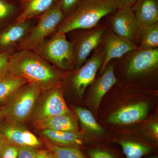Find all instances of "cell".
Listing matches in <instances>:
<instances>
[{
  "instance_id": "6da1fadb",
  "label": "cell",
  "mask_w": 158,
  "mask_h": 158,
  "mask_svg": "<svg viewBox=\"0 0 158 158\" xmlns=\"http://www.w3.org/2000/svg\"><path fill=\"white\" fill-rule=\"evenodd\" d=\"M10 74L34 83L42 91L60 86L63 72L45 61L33 50H24L11 54L9 62Z\"/></svg>"
},
{
  "instance_id": "1f68e13d",
  "label": "cell",
  "mask_w": 158,
  "mask_h": 158,
  "mask_svg": "<svg viewBox=\"0 0 158 158\" xmlns=\"http://www.w3.org/2000/svg\"><path fill=\"white\" fill-rule=\"evenodd\" d=\"M151 129L152 130L153 132L155 133L156 135L158 137V125L156 123H152L150 124Z\"/></svg>"
},
{
  "instance_id": "d590c367",
  "label": "cell",
  "mask_w": 158,
  "mask_h": 158,
  "mask_svg": "<svg viewBox=\"0 0 158 158\" xmlns=\"http://www.w3.org/2000/svg\"><path fill=\"white\" fill-rule=\"evenodd\" d=\"M45 158H55L52 152H48Z\"/></svg>"
},
{
  "instance_id": "2e32d148",
  "label": "cell",
  "mask_w": 158,
  "mask_h": 158,
  "mask_svg": "<svg viewBox=\"0 0 158 158\" xmlns=\"http://www.w3.org/2000/svg\"><path fill=\"white\" fill-rule=\"evenodd\" d=\"M131 9L143 27L158 23V0H137Z\"/></svg>"
},
{
  "instance_id": "d6a6232c",
  "label": "cell",
  "mask_w": 158,
  "mask_h": 158,
  "mask_svg": "<svg viewBox=\"0 0 158 158\" xmlns=\"http://www.w3.org/2000/svg\"><path fill=\"white\" fill-rule=\"evenodd\" d=\"M48 152V151L44 150H40L38 155L37 156V157L36 158H45Z\"/></svg>"
},
{
  "instance_id": "484cf974",
  "label": "cell",
  "mask_w": 158,
  "mask_h": 158,
  "mask_svg": "<svg viewBox=\"0 0 158 158\" xmlns=\"http://www.w3.org/2000/svg\"><path fill=\"white\" fill-rule=\"evenodd\" d=\"M18 146L5 139L0 151V158H17Z\"/></svg>"
},
{
  "instance_id": "52a82bcc",
  "label": "cell",
  "mask_w": 158,
  "mask_h": 158,
  "mask_svg": "<svg viewBox=\"0 0 158 158\" xmlns=\"http://www.w3.org/2000/svg\"><path fill=\"white\" fill-rule=\"evenodd\" d=\"M104 56V48L101 42L94 50L90 59L80 68L74 69L69 83L79 97L83 95L86 88L95 80L98 71L101 68Z\"/></svg>"
},
{
  "instance_id": "ba28073f",
  "label": "cell",
  "mask_w": 158,
  "mask_h": 158,
  "mask_svg": "<svg viewBox=\"0 0 158 158\" xmlns=\"http://www.w3.org/2000/svg\"><path fill=\"white\" fill-rule=\"evenodd\" d=\"M125 65V73L129 77H135L153 72L158 67V48L138 49L119 58Z\"/></svg>"
},
{
  "instance_id": "4dcf8cb0",
  "label": "cell",
  "mask_w": 158,
  "mask_h": 158,
  "mask_svg": "<svg viewBox=\"0 0 158 158\" xmlns=\"http://www.w3.org/2000/svg\"><path fill=\"white\" fill-rule=\"evenodd\" d=\"M137 0H113L117 9L131 8Z\"/></svg>"
},
{
  "instance_id": "5bb4252c",
  "label": "cell",
  "mask_w": 158,
  "mask_h": 158,
  "mask_svg": "<svg viewBox=\"0 0 158 158\" xmlns=\"http://www.w3.org/2000/svg\"><path fill=\"white\" fill-rule=\"evenodd\" d=\"M148 110V105L145 102L128 105L112 113L108 121L113 124H132L145 118Z\"/></svg>"
},
{
  "instance_id": "83f0119b",
  "label": "cell",
  "mask_w": 158,
  "mask_h": 158,
  "mask_svg": "<svg viewBox=\"0 0 158 158\" xmlns=\"http://www.w3.org/2000/svg\"><path fill=\"white\" fill-rule=\"evenodd\" d=\"M81 0H60V7L64 17L73 11Z\"/></svg>"
},
{
  "instance_id": "e575fe53",
  "label": "cell",
  "mask_w": 158,
  "mask_h": 158,
  "mask_svg": "<svg viewBox=\"0 0 158 158\" xmlns=\"http://www.w3.org/2000/svg\"><path fill=\"white\" fill-rule=\"evenodd\" d=\"M5 119V116L4 113H2L1 110H0V121L4 120Z\"/></svg>"
},
{
  "instance_id": "836d02e7",
  "label": "cell",
  "mask_w": 158,
  "mask_h": 158,
  "mask_svg": "<svg viewBox=\"0 0 158 158\" xmlns=\"http://www.w3.org/2000/svg\"><path fill=\"white\" fill-rule=\"evenodd\" d=\"M5 138L1 134H0V151H1L2 148V147L3 143L5 141Z\"/></svg>"
},
{
  "instance_id": "9c48e42d",
  "label": "cell",
  "mask_w": 158,
  "mask_h": 158,
  "mask_svg": "<svg viewBox=\"0 0 158 158\" xmlns=\"http://www.w3.org/2000/svg\"><path fill=\"white\" fill-rule=\"evenodd\" d=\"M110 23V28L115 34L136 45L139 42L143 26L137 19L131 8L118 9L111 16Z\"/></svg>"
},
{
  "instance_id": "8992f818",
  "label": "cell",
  "mask_w": 158,
  "mask_h": 158,
  "mask_svg": "<svg viewBox=\"0 0 158 158\" xmlns=\"http://www.w3.org/2000/svg\"><path fill=\"white\" fill-rule=\"evenodd\" d=\"M107 28L106 26H97L88 30H74L70 34L69 41L73 46L75 57L74 69L84 65L90 53L98 47L102 41L103 35Z\"/></svg>"
},
{
  "instance_id": "cb8c5ba5",
  "label": "cell",
  "mask_w": 158,
  "mask_h": 158,
  "mask_svg": "<svg viewBox=\"0 0 158 158\" xmlns=\"http://www.w3.org/2000/svg\"><path fill=\"white\" fill-rule=\"evenodd\" d=\"M75 110L80 121L87 129L97 134L104 132V130L89 110L81 107L76 108Z\"/></svg>"
},
{
  "instance_id": "8fae6325",
  "label": "cell",
  "mask_w": 158,
  "mask_h": 158,
  "mask_svg": "<svg viewBox=\"0 0 158 158\" xmlns=\"http://www.w3.org/2000/svg\"><path fill=\"white\" fill-rule=\"evenodd\" d=\"M102 43L104 48L105 56L100 69L101 73L112 60L119 59L131 51L140 49L134 43L115 34L110 28H107L105 31Z\"/></svg>"
},
{
  "instance_id": "f546056e",
  "label": "cell",
  "mask_w": 158,
  "mask_h": 158,
  "mask_svg": "<svg viewBox=\"0 0 158 158\" xmlns=\"http://www.w3.org/2000/svg\"><path fill=\"white\" fill-rule=\"evenodd\" d=\"M88 153L90 158H116L110 153L101 150H91Z\"/></svg>"
},
{
  "instance_id": "8d00e7d4",
  "label": "cell",
  "mask_w": 158,
  "mask_h": 158,
  "mask_svg": "<svg viewBox=\"0 0 158 158\" xmlns=\"http://www.w3.org/2000/svg\"><path fill=\"white\" fill-rule=\"evenodd\" d=\"M150 158H158L157 157H151Z\"/></svg>"
},
{
  "instance_id": "603a6c76",
  "label": "cell",
  "mask_w": 158,
  "mask_h": 158,
  "mask_svg": "<svg viewBox=\"0 0 158 158\" xmlns=\"http://www.w3.org/2000/svg\"><path fill=\"white\" fill-rule=\"evenodd\" d=\"M119 144L126 158H141L151 151L148 146L133 141H121Z\"/></svg>"
},
{
  "instance_id": "4fadbf2b",
  "label": "cell",
  "mask_w": 158,
  "mask_h": 158,
  "mask_svg": "<svg viewBox=\"0 0 158 158\" xmlns=\"http://www.w3.org/2000/svg\"><path fill=\"white\" fill-rule=\"evenodd\" d=\"M0 134L6 140L17 146L38 148L42 146L38 138L20 123L6 119L0 121Z\"/></svg>"
},
{
  "instance_id": "30bf717a",
  "label": "cell",
  "mask_w": 158,
  "mask_h": 158,
  "mask_svg": "<svg viewBox=\"0 0 158 158\" xmlns=\"http://www.w3.org/2000/svg\"><path fill=\"white\" fill-rule=\"evenodd\" d=\"M37 18L16 21L0 31V52L14 53L37 22Z\"/></svg>"
},
{
  "instance_id": "5b68a950",
  "label": "cell",
  "mask_w": 158,
  "mask_h": 158,
  "mask_svg": "<svg viewBox=\"0 0 158 158\" xmlns=\"http://www.w3.org/2000/svg\"><path fill=\"white\" fill-rule=\"evenodd\" d=\"M64 18L59 2L37 18L34 25L20 44L18 51L34 50L56 33Z\"/></svg>"
},
{
  "instance_id": "d6986e66",
  "label": "cell",
  "mask_w": 158,
  "mask_h": 158,
  "mask_svg": "<svg viewBox=\"0 0 158 158\" xmlns=\"http://www.w3.org/2000/svg\"><path fill=\"white\" fill-rule=\"evenodd\" d=\"M34 123L36 127L41 130L76 132L77 130L76 122L69 114L53 116Z\"/></svg>"
},
{
  "instance_id": "277c9868",
  "label": "cell",
  "mask_w": 158,
  "mask_h": 158,
  "mask_svg": "<svg viewBox=\"0 0 158 158\" xmlns=\"http://www.w3.org/2000/svg\"><path fill=\"white\" fill-rule=\"evenodd\" d=\"M41 91L34 83H28L23 86L7 104L0 108L5 119L20 123L26 121L31 116Z\"/></svg>"
},
{
  "instance_id": "f1b7e54d",
  "label": "cell",
  "mask_w": 158,
  "mask_h": 158,
  "mask_svg": "<svg viewBox=\"0 0 158 158\" xmlns=\"http://www.w3.org/2000/svg\"><path fill=\"white\" fill-rule=\"evenodd\" d=\"M11 54L0 52V78L10 74L9 72V62Z\"/></svg>"
},
{
  "instance_id": "7a4b0ae2",
  "label": "cell",
  "mask_w": 158,
  "mask_h": 158,
  "mask_svg": "<svg viewBox=\"0 0 158 158\" xmlns=\"http://www.w3.org/2000/svg\"><path fill=\"white\" fill-rule=\"evenodd\" d=\"M116 9L113 0H81L64 18L56 32L66 34L74 30L93 28L102 19Z\"/></svg>"
},
{
  "instance_id": "ffe728a7",
  "label": "cell",
  "mask_w": 158,
  "mask_h": 158,
  "mask_svg": "<svg viewBox=\"0 0 158 158\" xmlns=\"http://www.w3.org/2000/svg\"><path fill=\"white\" fill-rule=\"evenodd\" d=\"M22 12L21 0H0V31L16 22Z\"/></svg>"
},
{
  "instance_id": "9a60e30c",
  "label": "cell",
  "mask_w": 158,
  "mask_h": 158,
  "mask_svg": "<svg viewBox=\"0 0 158 158\" xmlns=\"http://www.w3.org/2000/svg\"><path fill=\"white\" fill-rule=\"evenodd\" d=\"M114 64L110 62L102 73V75L94 83L91 88V102L98 110L103 98L117 83L114 71Z\"/></svg>"
},
{
  "instance_id": "ac0fdd59",
  "label": "cell",
  "mask_w": 158,
  "mask_h": 158,
  "mask_svg": "<svg viewBox=\"0 0 158 158\" xmlns=\"http://www.w3.org/2000/svg\"><path fill=\"white\" fill-rule=\"evenodd\" d=\"M28 83L24 78L10 74L0 78V108L7 104L18 90Z\"/></svg>"
},
{
  "instance_id": "7c38bea8",
  "label": "cell",
  "mask_w": 158,
  "mask_h": 158,
  "mask_svg": "<svg viewBox=\"0 0 158 158\" xmlns=\"http://www.w3.org/2000/svg\"><path fill=\"white\" fill-rule=\"evenodd\" d=\"M60 86L46 90L44 99L37 108L34 115V122L40 121L53 116L69 114Z\"/></svg>"
},
{
  "instance_id": "3957f363",
  "label": "cell",
  "mask_w": 158,
  "mask_h": 158,
  "mask_svg": "<svg viewBox=\"0 0 158 158\" xmlns=\"http://www.w3.org/2000/svg\"><path fill=\"white\" fill-rule=\"evenodd\" d=\"M33 51L63 72L74 68L73 46L64 33L56 32Z\"/></svg>"
},
{
  "instance_id": "d4e9b609",
  "label": "cell",
  "mask_w": 158,
  "mask_h": 158,
  "mask_svg": "<svg viewBox=\"0 0 158 158\" xmlns=\"http://www.w3.org/2000/svg\"><path fill=\"white\" fill-rule=\"evenodd\" d=\"M47 145L55 158H86L77 148L60 146L51 142Z\"/></svg>"
},
{
  "instance_id": "4316f807",
  "label": "cell",
  "mask_w": 158,
  "mask_h": 158,
  "mask_svg": "<svg viewBox=\"0 0 158 158\" xmlns=\"http://www.w3.org/2000/svg\"><path fill=\"white\" fill-rule=\"evenodd\" d=\"M18 146L17 158H36L39 153V148L31 146Z\"/></svg>"
},
{
  "instance_id": "e0dca14e",
  "label": "cell",
  "mask_w": 158,
  "mask_h": 158,
  "mask_svg": "<svg viewBox=\"0 0 158 158\" xmlns=\"http://www.w3.org/2000/svg\"><path fill=\"white\" fill-rule=\"evenodd\" d=\"M60 0H21L22 12L16 21L38 18Z\"/></svg>"
},
{
  "instance_id": "7402d4cb",
  "label": "cell",
  "mask_w": 158,
  "mask_h": 158,
  "mask_svg": "<svg viewBox=\"0 0 158 158\" xmlns=\"http://www.w3.org/2000/svg\"><path fill=\"white\" fill-rule=\"evenodd\" d=\"M138 46L142 50L158 48V23L152 25L143 27Z\"/></svg>"
},
{
  "instance_id": "44dd1931",
  "label": "cell",
  "mask_w": 158,
  "mask_h": 158,
  "mask_svg": "<svg viewBox=\"0 0 158 158\" xmlns=\"http://www.w3.org/2000/svg\"><path fill=\"white\" fill-rule=\"evenodd\" d=\"M42 134L50 142L57 145L76 147L81 145L82 141L76 132L43 130Z\"/></svg>"
}]
</instances>
